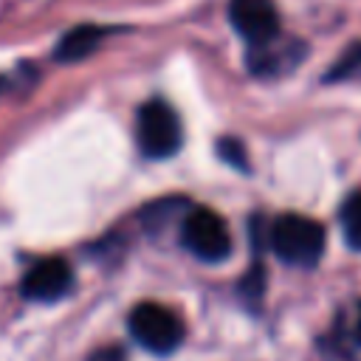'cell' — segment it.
Returning a JSON list of instances; mask_svg holds the SVG:
<instances>
[{
  "mask_svg": "<svg viewBox=\"0 0 361 361\" xmlns=\"http://www.w3.org/2000/svg\"><path fill=\"white\" fill-rule=\"evenodd\" d=\"M228 20L248 45H268L279 37V14L271 0H231Z\"/></svg>",
  "mask_w": 361,
  "mask_h": 361,
  "instance_id": "5b68a950",
  "label": "cell"
},
{
  "mask_svg": "<svg viewBox=\"0 0 361 361\" xmlns=\"http://www.w3.org/2000/svg\"><path fill=\"white\" fill-rule=\"evenodd\" d=\"M0 85H3V82H0Z\"/></svg>",
  "mask_w": 361,
  "mask_h": 361,
  "instance_id": "5bb4252c",
  "label": "cell"
},
{
  "mask_svg": "<svg viewBox=\"0 0 361 361\" xmlns=\"http://www.w3.org/2000/svg\"><path fill=\"white\" fill-rule=\"evenodd\" d=\"M341 228L350 248L361 251V189L353 192L341 206Z\"/></svg>",
  "mask_w": 361,
  "mask_h": 361,
  "instance_id": "ba28073f",
  "label": "cell"
},
{
  "mask_svg": "<svg viewBox=\"0 0 361 361\" xmlns=\"http://www.w3.org/2000/svg\"><path fill=\"white\" fill-rule=\"evenodd\" d=\"M180 243L203 262H220L231 254V234L226 220L206 206H195L183 214Z\"/></svg>",
  "mask_w": 361,
  "mask_h": 361,
  "instance_id": "3957f363",
  "label": "cell"
},
{
  "mask_svg": "<svg viewBox=\"0 0 361 361\" xmlns=\"http://www.w3.org/2000/svg\"><path fill=\"white\" fill-rule=\"evenodd\" d=\"M355 341L361 344V313H358V322H355Z\"/></svg>",
  "mask_w": 361,
  "mask_h": 361,
  "instance_id": "4fadbf2b",
  "label": "cell"
},
{
  "mask_svg": "<svg viewBox=\"0 0 361 361\" xmlns=\"http://www.w3.org/2000/svg\"><path fill=\"white\" fill-rule=\"evenodd\" d=\"M217 152H220V158L226 161V164H231V166H237V169H248V158H245V147L237 141V138H220L217 141Z\"/></svg>",
  "mask_w": 361,
  "mask_h": 361,
  "instance_id": "30bf717a",
  "label": "cell"
},
{
  "mask_svg": "<svg viewBox=\"0 0 361 361\" xmlns=\"http://www.w3.org/2000/svg\"><path fill=\"white\" fill-rule=\"evenodd\" d=\"M271 248L288 265H316L324 254V228L322 223L305 214H282L271 223L268 231Z\"/></svg>",
  "mask_w": 361,
  "mask_h": 361,
  "instance_id": "6da1fadb",
  "label": "cell"
},
{
  "mask_svg": "<svg viewBox=\"0 0 361 361\" xmlns=\"http://www.w3.org/2000/svg\"><path fill=\"white\" fill-rule=\"evenodd\" d=\"M93 361H121V355H118V353L113 350V353H99V355H96Z\"/></svg>",
  "mask_w": 361,
  "mask_h": 361,
  "instance_id": "7c38bea8",
  "label": "cell"
},
{
  "mask_svg": "<svg viewBox=\"0 0 361 361\" xmlns=\"http://www.w3.org/2000/svg\"><path fill=\"white\" fill-rule=\"evenodd\" d=\"M104 34H107L104 28L90 25V23L87 25H76V28L65 31L62 39L56 42L54 59L56 62H79V59H85V56H90L99 48V42H102Z\"/></svg>",
  "mask_w": 361,
  "mask_h": 361,
  "instance_id": "52a82bcc",
  "label": "cell"
},
{
  "mask_svg": "<svg viewBox=\"0 0 361 361\" xmlns=\"http://www.w3.org/2000/svg\"><path fill=\"white\" fill-rule=\"evenodd\" d=\"M71 279H73L71 265L59 257H48V259L34 262L25 271L20 290L31 302H56L71 290Z\"/></svg>",
  "mask_w": 361,
  "mask_h": 361,
  "instance_id": "8992f818",
  "label": "cell"
},
{
  "mask_svg": "<svg viewBox=\"0 0 361 361\" xmlns=\"http://www.w3.org/2000/svg\"><path fill=\"white\" fill-rule=\"evenodd\" d=\"M355 73H361V42L350 45V48L336 59V65L324 73V82H341V79H350V76H355Z\"/></svg>",
  "mask_w": 361,
  "mask_h": 361,
  "instance_id": "9c48e42d",
  "label": "cell"
},
{
  "mask_svg": "<svg viewBox=\"0 0 361 361\" xmlns=\"http://www.w3.org/2000/svg\"><path fill=\"white\" fill-rule=\"evenodd\" d=\"M135 133H138V147L147 158L175 155L180 149V138H183L178 113L161 99H149L138 107Z\"/></svg>",
  "mask_w": 361,
  "mask_h": 361,
  "instance_id": "277c9868",
  "label": "cell"
},
{
  "mask_svg": "<svg viewBox=\"0 0 361 361\" xmlns=\"http://www.w3.org/2000/svg\"><path fill=\"white\" fill-rule=\"evenodd\" d=\"M127 327H130L133 338L144 350L158 353V355L172 353L183 341V324H180L178 313L169 310L166 305H158V302H141V305H135L130 310Z\"/></svg>",
  "mask_w": 361,
  "mask_h": 361,
  "instance_id": "7a4b0ae2",
  "label": "cell"
},
{
  "mask_svg": "<svg viewBox=\"0 0 361 361\" xmlns=\"http://www.w3.org/2000/svg\"><path fill=\"white\" fill-rule=\"evenodd\" d=\"M243 293H248V299H257L262 293V265H254L251 274L243 279Z\"/></svg>",
  "mask_w": 361,
  "mask_h": 361,
  "instance_id": "8fae6325",
  "label": "cell"
}]
</instances>
